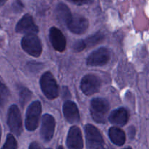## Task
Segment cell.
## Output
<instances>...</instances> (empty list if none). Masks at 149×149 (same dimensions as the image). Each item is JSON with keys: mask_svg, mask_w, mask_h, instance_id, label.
I'll list each match as a JSON object with an SVG mask.
<instances>
[{"mask_svg": "<svg viewBox=\"0 0 149 149\" xmlns=\"http://www.w3.org/2000/svg\"><path fill=\"white\" fill-rule=\"evenodd\" d=\"M110 109V105L106 99L103 98H95L90 102V112L93 119L95 122L104 124L106 116Z\"/></svg>", "mask_w": 149, "mask_h": 149, "instance_id": "cell-1", "label": "cell"}, {"mask_svg": "<svg viewBox=\"0 0 149 149\" xmlns=\"http://www.w3.org/2000/svg\"><path fill=\"white\" fill-rule=\"evenodd\" d=\"M40 86L44 94L49 99H54L58 96V86L53 74L49 72L42 74L40 78Z\"/></svg>", "mask_w": 149, "mask_h": 149, "instance_id": "cell-2", "label": "cell"}, {"mask_svg": "<svg viewBox=\"0 0 149 149\" xmlns=\"http://www.w3.org/2000/svg\"><path fill=\"white\" fill-rule=\"evenodd\" d=\"M87 149H106L105 143L99 130L92 124L84 127Z\"/></svg>", "mask_w": 149, "mask_h": 149, "instance_id": "cell-3", "label": "cell"}, {"mask_svg": "<svg viewBox=\"0 0 149 149\" xmlns=\"http://www.w3.org/2000/svg\"><path fill=\"white\" fill-rule=\"evenodd\" d=\"M41 112L42 105L39 101H34L29 105L25 120V125L29 131H33L37 128Z\"/></svg>", "mask_w": 149, "mask_h": 149, "instance_id": "cell-4", "label": "cell"}, {"mask_svg": "<svg viewBox=\"0 0 149 149\" xmlns=\"http://www.w3.org/2000/svg\"><path fill=\"white\" fill-rule=\"evenodd\" d=\"M21 45L23 49L32 56L39 57L42 53V44L35 34L25 35L22 39Z\"/></svg>", "mask_w": 149, "mask_h": 149, "instance_id": "cell-5", "label": "cell"}, {"mask_svg": "<svg viewBox=\"0 0 149 149\" xmlns=\"http://www.w3.org/2000/svg\"><path fill=\"white\" fill-rule=\"evenodd\" d=\"M7 124L10 131L15 135L19 136L23 131V124L20 112L16 105L10 107L7 113Z\"/></svg>", "mask_w": 149, "mask_h": 149, "instance_id": "cell-6", "label": "cell"}, {"mask_svg": "<svg viewBox=\"0 0 149 149\" xmlns=\"http://www.w3.org/2000/svg\"><path fill=\"white\" fill-rule=\"evenodd\" d=\"M110 60V53L106 48H100L89 55L87 59V64L89 66L97 67L103 66Z\"/></svg>", "mask_w": 149, "mask_h": 149, "instance_id": "cell-7", "label": "cell"}, {"mask_svg": "<svg viewBox=\"0 0 149 149\" xmlns=\"http://www.w3.org/2000/svg\"><path fill=\"white\" fill-rule=\"evenodd\" d=\"M100 87V80L95 74L84 76L81 81V89L84 94L90 96L97 93Z\"/></svg>", "mask_w": 149, "mask_h": 149, "instance_id": "cell-8", "label": "cell"}, {"mask_svg": "<svg viewBox=\"0 0 149 149\" xmlns=\"http://www.w3.org/2000/svg\"><path fill=\"white\" fill-rule=\"evenodd\" d=\"M55 121L53 116L49 114H45L42 117L41 136L45 141L48 142L52 138L55 131Z\"/></svg>", "mask_w": 149, "mask_h": 149, "instance_id": "cell-9", "label": "cell"}, {"mask_svg": "<svg viewBox=\"0 0 149 149\" xmlns=\"http://www.w3.org/2000/svg\"><path fill=\"white\" fill-rule=\"evenodd\" d=\"M15 31L20 34H36L39 32V29L33 22L31 16L29 14H26L17 23Z\"/></svg>", "mask_w": 149, "mask_h": 149, "instance_id": "cell-10", "label": "cell"}, {"mask_svg": "<svg viewBox=\"0 0 149 149\" xmlns=\"http://www.w3.org/2000/svg\"><path fill=\"white\" fill-rule=\"evenodd\" d=\"M66 144L68 149H82L83 139L80 129L77 126L71 127L67 136Z\"/></svg>", "mask_w": 149, "mask_h": 149, "instance_id": "cell-11", "label": "cell"}, {"mask_svg": "<svg viewBox=\"0 0 149 149\" xmlns=\"http://www.w3.org/2000/svg\"><path fill=\"white\" fill-rule=\"evenodd\" d=\"M63 112L65 119L71 124H74L79 121V112L75 102L71 100L65 101L63 106Z\"/></svg>", "mask_w": 149, "mask_h": 149, "instance_id": "cell-12", "label": "cell"}, {"mask_svg": "<svg viewBox=\"0 0 149 149\" xmlns=\"http://www.w3.org/2000/svg\"><path fill=\"white\" fill-rule=\"evenodd\" d=\"M49 40L54 49L62 52L65 50L66 40L60 29L56 27H52L49 30Z\"/></svg>", "mask_w": 149, "mask_h": 149, "instance_id": "cell-13", "label": "cell"}, {"mask_svg": "<svg viewBox=\"0 0 149 149\" xmlns=\"http://www.w3.org/2000/svg\"><path fill=\"white\" fill-rule=\"evenodd\" d=\"M71 32L77 34H81L87 31L89 26L88 20L81 16H74L67 25Z\"/></svg>", "mask_w": 149, "mask_h": 149, "instance_id": "cell-14", "label": "cell"}, {"mask_svg": "<svg viewBox=\"0 0 149 149\" xmlns=\"http://www.w3.org/2000/svg\"><path fill=\"white\" fill-rule=\"evenodd\" d=\"M109 119L111 124L115 125H125L129 119L127 110L124 108H117L111 112Z\"/></svg>", "mask_w": 149, "mask_h": 149, "instance_id": "cell-15", "label": "cell"}, {"mask_svg": "<svg viewBox=\"0 0 149 149\" xmlns=\"http://www.w3.org/2000/svg\"><path fill=\"white\" fill-rule=\"evenodd\" d=\"M55 14H56L57 19L61 23H64L65 25H68V23H69L73 17L68 7L65 4H62V3L57 6L56 10H55Z\"/></svg>", "mask_w": 149, "mask_h": 149, "instance_id": "cell-16", "label": "cell"}, {"mask_svg": "<svg viewBox=\"0 0 149 149\" xmlns=\"http://www.w3.org/2000/svg\"><path fill=\"white\" fill-rule=\"evenodd\" d=\"M109 135L112 143L116 145L121 146L125 144L126 136L124 131H122L119 127H113L109 129Z\"/></svg>", "mask_w": 149, "mask_h": 149, "instance_id": "cell-17", "label": "cell"}, {"mask_svg": "<svg viewBox=\"0 0 149 149\" xmlns=\"http://www.w3.org/2000/svg\"><path fill=\"white\" fill-rule=\"evenodd\" d=\"M103 39H104V35L100 32H97V33L95 34L94 35H92V36L87 38L86 40H84V42H85L87 47H91L102 42Z\"/></svg>", "mask_w": 149, "mask_h": 149, "instance_id": "cell-18", "label": "cell"}, {"mask_svg": "<svg viewBox=\"0 0 149 149\" xmlns=\"http://www.w3.org/2000/svg\"><path fill=\"white\" fill-rule=\"evenodd\" d=\"M32 96V93L31 92L30 90H29L26 88H23L20 90V103L21 105L22 108L26 105V104H27V102H29L31 99V97Z\"/></svg>", "mask_w": 149, "mask_h": 149, "instance_id": "cell-19", "label": "cell"}, {"mask_svg": "<svg viewBox=\"0 0 149 149\" xmlns=\"http://www.w3.org/2000/svg\"><path fill=\"white\" fill-rule=\"evenodd\" d=\"M17 148V142L12 134H9L6 139L5 143L1 149H16Z\"/></svg>", "mask_w": 149, "mask_h": 149, "instance_id": "cell-20", "label": "cell"}, {"mask_svg": "<svg viewBox=\"0 0 149 149\" xmlns=\"http://www.w3.org/2000/svg\"><path fill=\"white\" fill-rule=\"evenodd\" d=\"M86 47H87V45H86L85 42L84 40H79L74 44L73 49L76 52H80V51H82Z\"/></svg>", "mask_w": 149, "mask_h": 149, "instance_id": "cell-21", "label": "cell"}, {"mask_svg": "<svg viewBox=\"0 0 149 149\" xmlns=\"http://www.w3.org/2000/svg\"><path fill=\"white\" fill-rule=\"evenodd\" d=\"M8 91L7 89L5 87L4 84H1V104L3 105L4 103V101L6 100V98L7 97V95H8Z\"/></svg>", "mask_w": 149, "mask_h": 149, "instance_id": "cell-22", "label": "cell"}, {"mask_svg": "<svg viewBox=\"0 0 149 149\" xmlns=\"http://www.w3.org/2000/svg\"><path fill=\"white\" fill-rule=\"evenodd\" d=\"M67 1H69L74 4H78V5H82V4H90L93 2V0H67Z\"/></svg>", "mask_w": 149, "mask_h": 149, "instance_id": "cell-23", "label": "cell"}, {"mask_svg": "<svg viewBox=\"0 0 149 149\" xmlns=\"http://www.w3.org/2000/svg\"><path fill=\"white\" fill-rule=\"evenodd\" d=\"M29 149H42V148L36 142H33L30 144Z\"/></svg>", "mask_w": 149, "mask_h": 149, "instance_id": "cell-24", "label": "cell"}, {"mask_svg": "<svg viewBox=\"0 0 149 149\" xmlns=\"http://www.w3.org/2000/svg\"><path fill=\"white\" fill-rule=\"evenodd\" d=\"M58 149H63V148L62 146H60V147L58 148Z\"/></svg>", "mask_w": 149, "mask_h": 149, "instance_id": "cell-25", "label": "cell"}, {"mask_svg": "<svg viewBox=\"0 0 149 149\" xmlns=\"http://www.w3.org/2000/svg\"><path fill=\"white\" fill-rule=\"evenodd\" d=\"M125 149H132V148H125Z\"/></svg>", "mask_w": 149, "mask_h": 149, "instance_id": "cell-26", "label": "cell"}, {"mask_svg": "<svg viewBox=\"0 0 149 149\" xmlns=\"http://www.w3.org/2000/svg\"><path fill=\"white\" fill-rule=\"evenodd\" d=\"M47 149H51V148H47Z\"/></svg>", "mask_w": 149, "mask_h": 149, "instance_id": "cell-27", "label": "cell"}]
</instances>
